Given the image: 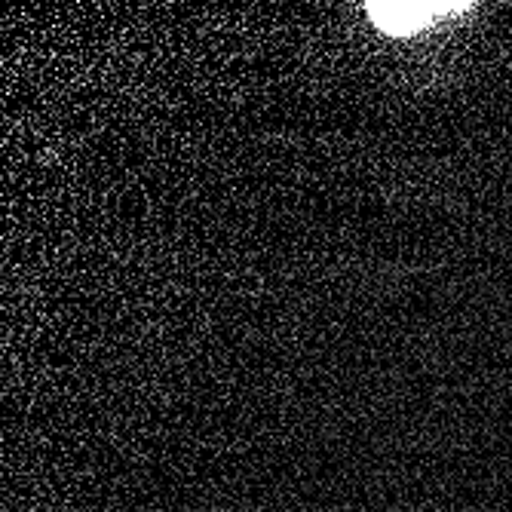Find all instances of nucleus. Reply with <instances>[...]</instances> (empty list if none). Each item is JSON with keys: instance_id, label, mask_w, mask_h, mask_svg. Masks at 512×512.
<instances>
[{"instance_id": "obj_1", "label": "nucleus", "mask_w": 512, "mask_h": 512, "mask_svg": "<svg viewBox=\"0 0 512 512\" xmlns=\"http://www.w3.org/2000/svg\"><path fill=\"white\" fill-rule=\"evenodd\" d=\"M457 10L463 7L460 4H365L371 25L393 37L421 34L430 25H439L442 19L457 16Z\"/></svg>"}]
</instances>
